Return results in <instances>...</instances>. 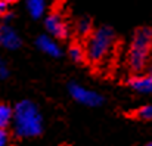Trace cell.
Masks as SVG:
<instances>
[{
	"label": "cell",
	"mask_w": 152,
	"mask_h": 146,
	"mask_svg": "<svg viewBox=\"0 0 152 146\" xmlns=\"http://www.w3.org/2000/svg\"><path fill=\"white\" fill-rule=\"evenodd\" d=\"M136 117L140 120H152V105H145L136 111Z\"/></svg>",
	"instance_id": "cell-13"
},
{
	"label": "cell",
	"mask_w": 152,
	"mask_h": 146,
	"mask_svg": "<svg viewBox=\"0 0 152 146\" xmlns=\"http://www.w3.org/2000/svg\"><path fill=\"white\" fill-rule=\"evenodd\" d=\"M22 40L19 34L15 31L13 27H10L7 22L0 25V46L7 50H16L21 47Z\"/></svg>",
	"instance_id": "cell-6"
},
{
	"label": "cell",
	"mask_w": 152,
	"mask_h": 146,
	"mask_svg": "<svg viewBox=\"0 0 152 146\" xmlns=\"http://www.w3.org/2000/svg\"><path fill=\"white\" fill-rule=\"evenodd\" d=\"M4 1H6V3H9V4H10V3H15V1H18V0H4Z\"/></svg>",
	"instance_id": "cell-17"
},
{
	"label": "cell",
	"mask_w": 152,
	"mask_h": 146,
	"mask_svg": "<svg viewBox=\"0 0 152 146\" xmlns=\"http://www.w3.org/2000/svg\"><path fill=\"white\" fill-rule=\"evenodd\" d=\"M36 45H37V47L40 49L43 53L49 55V56H52V58H59V56L62 55V50H61L59 43L56 42V39L50 37L49 34L39 36Z\"/></svg>",
	"instance_id": "cell-7"
},
{
	"label": "cell",
	"mask_w": 152,
	"mask_h": 146,
	"mask_svg": "<svg viewBox=\"0 0 152 146\" xmlns=\"http://www.w3.org/2000/svg\"><path fill=\"white\" fill-rule=\"evenodd\" d=\"M27 9L34 19H39L46 10V0H27Z\"/></svg>",
	"instance_id": "cell-9"
},
{
	"label": "cell",
	"mask_w": 152,
	"mask_h": 146,
	"mask_svg": "<svg viewBox=\"0 0 152 146\" xmlns=\"http://www.w3.org/2000/svg\"><path fill=\"white\" fill-rule=\"evenodd\" d=\"M152 47V30L143 27L139 28L130 43V50H129V65L133 71L140 72L145 69L148 64V58L151 53Z\"/></svg>",
	"instance_id": "cell-3"
},
{
	"label": "cell",
	"mask_w": 152,
	"mask_h": 146,
	"mask_svg": "<svg viewBox=\"0 0 152 146\" xmlns=\"http://www.w3.org/2000/svg\"><path fill=\"white\" fill-rule=\"evenodd\" d=\"M69 58L74 61V62H81L84 58H86V53H84V49L78 45H74L69 47Z\"/></svg>",
	"instance_id": "cell-12"
},
{
	"label": "cell",
	"mask_w": 152,
	"mask_h": 146,
	"mask_svg": "<svg viewBox=\"0 0 152 146\" xmlns=\"http://www.w3.org/2000/svg\"><path fill=\"white\" fill-rule=\"evenodd\" d=\"M12 117H13V108L7 103H0V128L6 130L9 126H12Z\"/></svg>",
	"instance_id": "cell-10"
},
{
	"label": "cell",
	"mask_w": 152,
	"mask_h": 146,
	"mask_svg": "<svg viewBox=\"0 0 152 146\" xmlns=\"http://www.w3.org/2000/svg\"><path fill=\"white\" fill-rule=\"evenodd\" d=\"M7 6H9V3H6L4 0H0V15H6Z\"/></svg>",
	"instance_id": "cell-16"
},
{
	"label": "cell",
	"mask_w": 152,
	"mask_h": 146,
	"mask_svg": "<svg viewBox=\"0 0 152 146\" xmlns=\"http://www.w3.org/2000/svg\"><path fill=\"white\" fill-rule=\"evenodd\" d=\"M45 27L53 39H65L68 36V24L59 13H50L45 21Z\"/></svg>",
	"instance_id": "cell-5"
},
{
	"label": "cell",
	"mask_w": 152,
	"mask_h": 146,
	"mask_svg": "<svg viewBox=\"0 0 152 146\" xmlns=\"http://www.w3.org/2000/svg\"><path fill=\"white\" fill-rule=\"evenodd\" d=\"M115 46V33L109 27H101L98 30H93L87 36L86 43V58L93 64L103 62L112 52Z\"/></svg>",
	"instance_id": "cell-2"
},
{
	"label": "cell",
	"mask_w": 152,
	"mask_h": 146,
	"mask_svg": "<svg viewBox=\"0 0 152 146\" xmlns=\"http://www.w3.org/2000/svg\"><path fill=\"white\" fill-rule=\"evenodd\" d=\"M68 92L75 102H78L80 105H84V106L95 108V106H99L103 103V97L98 92L87 89V87L77 84V83H71L68 86Z\"/></svg>",
	"instance_id": "cell-4"
},
{
	"label": "cell",
	"mask_w": 152,
	"mask_h": 146,
	"mask_svg": "<svg viewBox=\"0 0 152 146\" xmlns=\"http://www.w3.org/2000/svg\"><path fill=\"white\" fill-rule=\"evenodd\" d=\"M130 87L136 90L137 93H143V95L152 93V74L146 72L143 75L133 77L130 80Z\"/></svg>",
	"instance_id": "cell-8"
},
{
	"label": "cell",
	"mask_w": 152,
	"mask_h": 146,
	"mask_svg": "<svg viewBox=\"0 0 152 146\" xmlns=\"http://www.w3.org/2000/svg\"><path fill=\"white\" fill-rule=\"evenodd\" d=\"M12 128L18 137H37L43 133V115L31 100H21L13 106Z\"/></svg>",
	"instance_id": "cell-1"
},
{
	"label": "cell",
	"mask_w": 152,
	"mask_h": 146,
	"mask_svg": "<svg viewBox=\"0 0 152 146\" xmlns=\"http://www.w3.org/2000/svg\"><path fill=\"white\" fill-rule=\"evenodd\" d=\"M145 146H152V142H149V143H146Z\"/></svg>",
	"instance_id": "cell-18"
},
{
	"label": "cell",
	"mask_w": 152,
	"mask_h": 146,
	"mask_svg": "<svg viewBox=\"0 0 152 146\" xmlns=\"http://www.w3.org/2000/svg\"><path fill=\"white\" fill-rule=\"evenodd\" d=\"M9 143V133L0 128V146H7Z\"/></svg>",
	"instance_id": "cell-15"
},
{
	"label": "cell",
	"mask_w": 152,
	"mask_h": 146,
	"mask_svg": "<svg viewBox=\"0 0 152 146\" xmlns=\"http://www.w3.org/2000/svg\"><path fill=\"white\" fill-rule=\"evenodd\" d=\"M77 31H78V34H81V36H89V34L93 31L92 19H89V18H81V19L77 22Z\"/></svg>",
	"instance_id": "cell-11"
},
{
	"label": "cell",
	"mask_w": 152,
	"mask_h": 146,
	"mask_svg": "<svg viewBox=\"0 0 152 146\" xmlns=\"http://www.w3.org/2000/svg\"><path fill=\"white\" fill-rule=\"evenodd\" d=\"M7 75H9V69H7V65H6V62L0 58V80H4V78H7Z\"/></svg>",
	"instance_id": "cell-14"
}]
</instances>
